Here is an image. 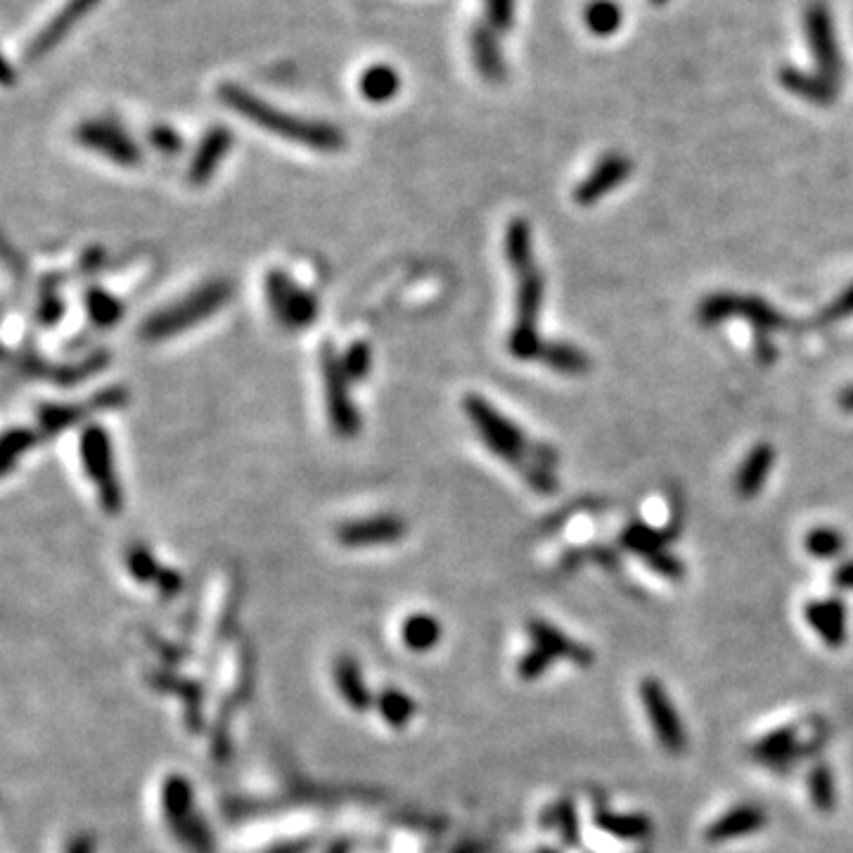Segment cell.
<instances>
[{"label": "cell", "mask_w": 853, "mask_h": 853, "mask_svg": "<svg viewBox=\"0 0 853 853\" xmlns=\"http://www.w3.org/2000/svg\"><path fill=\"white\" fill-rule=\"evenodd\" d=\"M264 294L268 311L285 330H306L316 323L320 313L316 294L299 285L290 273L271 268L264 278Z\"/></svg>", "instance_id": "obj_8"}, {"label": "cell", "mask_w": 853, "mask_h": 853, "mask_svg": "<svg viewBox=\"0 0 853 853\" xmlns=\"http://www.w3.org/2000/svg\"><path fill=\"white\" fill-rule=\"evenodd\" d=\"M730 318H742L754 327V339H766L775 330H785L787 318L778 309H773L768 301L754 294H735V292H714L707 299L699 301L697 320L699 325L714 327L726 323Z\"/></svg>", "instance_id": "obj_6"}, {"label": "cell", "mask_w": 853, "mask_h": 853, "mask_svg": "<svg viewBox=\"0 0 853 853\" xmlns=\"http://www.w3.org/2000/svg\"><path fill=\"white\" fill-rule=\"evenodd\" d=\"M553 662H555V659L550 657L548 652L541 650V647H534V650H529L522 657V662H519V676L529 678V681H531V678L543 676V673L548 671L550 666H553Z\"/></svg>", "instance_id": "obj_39"}, {"label": "cell", "mask_w": 853, "mask_h": 853, "mask_svg": "<svg viewBox=\"0 0 853 853\" xmlns=\"http://www.w3.org/2000/svg\"><path fill=\"white\" fill-rule=\"evenodd\" d=\"M102 0H67V3L62 5L60 12H55L53 19L43 27L38 34L34 36V41L29 43L27 48V60L36 62L43 60L50 50H55L60 43L67 38L69 31H72L76 24H81V19L88 15V12H93Z\"/></svg>", "instance_id": "obj_14"}, {"label": "cell", "mask_w": 853, "mask_h": 853, "mask_svg": "<svg viewBox=\"0 0 853 853\" xmlns=\"http://www.w3.org/2000/svg\"><path fill=\"white\" fill-rule=\"evenodd\" d=\"M233 297V287L226 280H209L202 282L200 287L183 294L181 299L171 301L155 313H150L140 325V337L145 342L157 344L164 339L178 337L183 332L192 330L204 320L214 318L223 306Z\"/></svg>", "instance_id": "obj_4"}, {"label": "cell", "mask_w": 853, "mask_h": 853, "mask_svg": "<svg viewBox=\"0 0 853 853\" xmlns=\"http://www.w3.org/2000/svg\"><path fill=\"white\" fill-rule=\"evenodd\" d=\"M86 313L91 318V323L100 330H109V327L119 325V320L124 318V301L117 294L102 290L98 285H91L86 290Z\"/></svg>", "instance_id": "obj_28"}, {"label": "cell", "mask_w": 853, "mask_h": 853, "mask_svg": "<svg viewBox=\"0 0 853 853\" xmlns=\"http://www.w3.org/2000/svg\"><path fill=\"white\" fill-rule=\"evenodd\" d=\"M837 403H839V408L846 410V413H853V384H851V387H846V389L839 391Z\"/></svg>", "instance_id": "obj_44"}, {"label": "cell", "mask_w": 853, "mask_h": 853, "mask_svg": "<svg viewBox=\"0 0 853 853\" xmlns=\"http://www.w3.org/2000/svg\"><path fill=\"white\" fill-rule=\"evenodd\" d=\"M654 5H666V0H652Z\"/></svg>", "instance_id": "obj_46"}, {"label": "cell", "mask_w": 853, "mask_h": 853, "mask_svg": "<svg viewBox=\"0 0 853 853\" xmlns=\"http://www.w3.org/2000/svg\"><path fill=\"white\" fill-rule=\"evenodd\" d=\"M515 8L517 0H484L486 22H489L493 29L508 31L515 27Z\"/></svg>", "instance_id": "obj_37"}, {"label": "cell", "mask_w": 853, "mask_h": 853, "mask_svg": "<svg viewBox=\"0 0 853 853\" xmlns=\"http://www.w3.org/2000/svg\"><path fill=\"white\" fill-rule=\"evenodd\" d=\"M81 465L86 477L98 491V500L107 515H119L124 510V489L117 474L112 436L102 425H88L79 439Z\"/></svg>", "instance_id": "obj_5"}, {"label": "cell", "mask_w": 853, "mask_h": 853, "mask_svg": "<svg viewBox=\"0 0 853 853\" xmlns=\"http://www.w3.org/2000/svg\"><path fill=\"white\" fill-rule=\"evenodd\" d=\"M320 377H323L325 391V410L330 427L335 429L339 439H354L361 432L363 422L356 403L351 401V380L344 373L342 354H337L335 346L325 342L320 346Z\"/></svg>", "instance_id": "obj_7"}, {"label": "cell", "mask_w": 853, "mask_h": 853, "mask_svg": "<svg viewBox=\"0 0 853 853\" xmlns=\"http://www.w3.org/2000/svg\"><path fill=\"white\" fill-rule=\"evenodd\" d=\"M218 100L228 109H233L237 117H242L249 124H254L261 131L271 133L275 138L287 140V143L309 147V150L323 152V155H335L344 150L346 136L344 131L330 121L306 119L297 114L285 112V109L271 105V102L261 100L259 95L247 91L240 83L223 81L218 86Z\"/></svg>", "instance_id": "obj_3"}, {"label": "cell", "mask_w": 853, "mask_h": 853, "mask_svg": "<svg viewBox=\"0 0 853 853\" xmlns=\"http://www.w3.org/2000/svg\"><path fill=\"white\" fill-rule=\"evenodd\" d=\"M463 410L470 425L477 429L484 446L505 465L515 467L519 477L527 481L531 489L541 496H550L557 491L555 448L529 439L522 427L505 418L484 396L465 394Z\"/></svg>", "instance_id": "obj_1"}, {"label": "cell", "mask_w": 853, "mask_h": 853, "mask_svg": "<svg viewBox=\"0 0 853 853\" xmlns=\"http://www.w3.org/2000/svg\"><path fill=\"white\" fill-rule=\"evenodd\" d=\"M808 794H811V804L820 813H832L837 808V787L832 771L825 763H816L808 773Z\"/></svg>", "instance_id": "obj_33"}, {"label": "cell", "mask_w": 853, "mask_h": 853, "mask_svg": "<svg viewBox=\"0 0 853 853\" xmlns=\"http://www.w3.org/2000/svg\"><path fill=\"white\" fill-rule=\"evenodd\" d=\"M797 754H799V740H797V730L792 726L771 730V733L761 737L754 747L756 759L763 763H773V766L792 761Z\"/></svg>", "instance_id": "obj_27"}, {"label": "cell", "mask_w": 853, "mask_h": 853, "mask_svg": "<svg viewBox=\"0 0 853 853\" xmlns=\"http://www.w3.org/2000/svg\"><path fill=\"white\" fill-rule=\"evenodd\" d=\"M470 50L472 62L481 74V79L489 83H503L508 76V64H505L503 48L498 41V29H493L489 22L477 24L470 31Z\"/></svg>", "instance_id": "obj_17"}, {"label": "cell", "mask_w": 853, "mask_h": 853, "mask_svg": "<svg viewBox=\"0 0 853 853\" xmlns=\"http://www.w3.org/2000/svg\"><path fill=\"white\" fill-rule=\"evenodd\" d=\"M342 365L351 382H363L370 375V370H373V349H370V344L363 342V339H356L354 344L346 346Z\"/></svg>", "instance_id": "obj_35"}, {"label": "cell", "mask_w": 853, "mask_h": 853, "mask_svg": "<svg viewBox=\"0 0 853 853\" xmlns=\"http://www.w3.org/2000/svg\"><path fill=\"white\" fill-rule=\"evenodd\" d=\"M778 79L785 91H790L801 100L811 102V105L827 107L837 100L839 88L832 86L830 81H825L818 72L808 74L804 69H797V67H782Z\"/></svg>", "instance_id": "obj_22"}, {"label": "cell", "mask_w": 853, "mask_h": 853, "mask_svg": "<svg viewBox=\"0 0 853 853\" xmlns=\"http://www.w3.org/2000/svg\"><path fill=\"white\" fill-rule=\"evenodd\" d=\"M126 569L128 574H131L133 579H138L140 583H157L164 595H176L178 590H181V583H183L181 574L173 572V569L162 567V564L155 560V555H152L147 548H143V545H133V548H128Z\"/></svg>", "instance_id": "obj_21"}, {"label": "cell", "mask_w": 853, "mask_h": 853, "mask_svg": "<svg viewBox=\"0 0 853 853\" xmlns=\"http://www.w3.org/2000/svg\"><path fill=\"white\" fill-rule=\"evenodd\" d=\"M560 827H562V839L567 844L576 846L579 844V818H576V811L572 804H562L560 808Z\"/></svg>", "instance_id": "obj_42"}, {"label": "cell", "mask_w": 853, "mask_h": 853, "mask_svg": "<svg viewBox=\"0 0 853 853\" xmlns=\"http://www.w3.org/2000/svg\"><path fill=\"white\" fill-rule=\"evenodd\" d=\"M505 259L512 275H515V325L508 335V354L517 361H538L543 351V339L538 332V318H541L543 297H545V278L538 268L534 252V230L529 221L515 216L508 221L503 237Z\"/></svg>", "instance_id": "obj_2"}, {"label": "cell", "mask_w": 853, "mask_h": 853, "mask_svg": "<svg viewBox=\"0 0 853 853\" xmlns=\"http://www.w3.org/2000/svg\"><path fill=\"white\" fill-rule=\"evenodd\" d=\"M595 825L600 827L607 835L626 839V842H640L652 835V823L647 816L640 813H612V811H598L595 813Z\"/></svg>", "instance_id": "obj_25"}, {"label": "cell", "mask_w": 853, "mask_h": 853, "mask_svg": "<svg viewBox=\"0 0 853 853\" xmlns=\"http://www.w3.org/2000/svg\"><path fill=\"white\" fill-rule=\"evenodd\" d=\"M844 536L832 527H816L804 538L806 553L816 560H835L844 553Z\"/></svg>", "instance_id": "obj_34"}, {"label": "cell", "mask_w": 853, "mask_h": 853, "mask_svg": "<svg viewBox=\"0 0 853 853\" xmlns=\"http://www.w3.org/2000/svg\"><path fill=\"white\" fill-rule=\"evenodd\" d=\"M583 22L595 36H612L624 24V12L614 0H593L583 10Z\"/></svg>", "instance_id": "obj_32"}, {"label": "cell", "mask_w": 853, "mask_h": 853, "mask_svg": "<svg viewBox=\"0 0 853 853\" xmlns=\"http://www.w3.org/2000/svg\"><path fill=\"white\" fill-rule=\"evenodd\" d=\"M669 538L671 536L664 534V531L650 529L647 524L633 522L631 527H626L624 534H621V543H624L628 550H633V553H638L640 557H645V560H650V557L664 553Z\"/></svg>", "instance_id": "obj_31"}, {"label": "cell", "mask_w": 853, "mask_h": 853, "mask_svg": "<svg viewBox=\"0 0 853 853\" xmlns=\"http://www.w3.org/2000/svg\"><path fill=\"white\" fill-rule=\"evenodd\" d=\"M406 536V522L399 515H370L337 524L335 538L346 548H375Z\"/></svg>", "instance_id": "obj_13"}, {"label": "cell", "mask_w": 853, "mask_h": 853, "mask_svg": "<svg viewBox=\"0 0 853 853\" xmlns=\"http://www.w3.org/2000/svg\"><path fill=\"white\" fill-rule=\"evenodd\" d=\"M775 463V451L771 444H756L752 451L747 453V458L742 460V465L737 467L735 474V493L742 500H752L761 493L763 484H766L771 467Z\"/></svg>", "instance_id": "obj_20"}, {"label": "cell", "mask_w": 853, "mask_h": 853, "mask_svg": "<svg viewBox=\"0 0 853 853\" xmlns=\"http://www.w3.org/2000/svg\"><path fill=\"white\" fill-rule=\"evenodd\" d=\"M529 636L534 638L536 647H541V650L548 652L553 659H572V662L579 666L593 664V652L576 643V640L564 636L560 628H555L553 624H545V621L538 619L529 621Z\"/></svg>", "instance_id": "obj_23"}, {"label": "cell", "mask_w": 853, "mask_h": 853, "mask_svg": "<svg viewBox=\"0 0 853 853\" xmlns=\"http://www.w3.org/2000/svg\"><path fill=\"white\" fill-rule=\"evenodd\" d=\"M150 145L155 147V150L159 152V155H164V157H176V155H181V150H183V138H181V133L176 131V128H171V126H155V128H150Z\"/></svg>", "instance_id": "obj_38"}, {"label": "cell", "mask_w": 853, "mask_h": 853, "mask_svg": "<svg viewBox=\"0 0 853 853\" xmlns=\"http://www.w3.org/2000/svg\"><path fill=\"white\" fill-rule=\"evenodd\" d=\"M849 316H853V285L846 287V290L832 301L830 309L823 313V323H837V320Z\"/></svg>", "instance_id": "obj_40"}, {"label": "cell", "mask_w": 853, "mask_h": 853, "mask_svg": "<svg viewBox=\"0 0 853 853\" xmlns=\"http://www.w3.org/2000/svg\"><path fill=\"white\" fill-rule=\"evenodd\" d=\"M647 564H650V567L654 569V572L657 574H662V576H666V579H681V576L685 574V569H683V564L676 560V557H673L671 553H659V555H654V557H650V560H647Z\"/></svg>", "instance_id": "obj_41"}, {"label": "cell", "mask_w": 853, "mask_h": 853, "mask_svg": "<svg viewBox=\"0 0 853 853\" xmlns=\"http://www.w3.org/2000/svg\"><path fill=\"white\" fill-rule=\"evenodd\" d=\"M38 439H41V436H38L36 429H27V427L8 429V432L3 434V444H0V474L8 477V474L19 465V460H22L24 455L38 444Z\"/></svg>", "instance_id": "obj_29"}, {"label": "cell", "mask_w": 853, "mask_h": 853, "mask_svg": "<svg viewBox=\"0 0 853 853\" xmlns=\"http://www.w3.org/2000/svg\"><path fill=\"white\" fill-rule=\"evenodd\" d=\"M76 143L86 147L93 155L105 157L107 162L133 169L143 164V150L126 133V128L112 119H86L76 126Z\"/></svg>", "instance_id": "obj_9"}, {"label": "cell", "mask_w": 853, "mask_h": 853, "mask_svg": "<svg viewBox=\"0 0 853 853\" xmlns=\"http://www.w3.org/2000/svg\"><path fill=\"white\" fill-rule=\"evenodd\" d=\"M804 29L808 48H811L813 60H816L818 74L823 76L825 81H830L832 86L839 88L844 74V60L842 48H839L835 19H832L825 3L816 0V3L808 5L804 15Z\"/></svg>", "instance_id": "obj_10"}, {"label": "cell", "mask_w": 853, "mask_h": 853, "mask_svg": "<svg viewBox=\"0 0 853 853\" xmlns=\"http://www.w3.org/2000/svg\"><path fill=\"white\" fill-rule=\"evenodd\" d=\"M64 316V299L60 294V285L57 280H46L38 292V304H36V318L41 320V325L53 327L57 320Z\"/></svg>", "instance_id": "obj_36"}, {"label": "cell", "mask_w": 853, "mask_h": 853, "mask_svg": "<svg viewBox=\"0 0 853 853\" xmlns=\"http://www.w3.org/2000/svg\"><path fill=\"white\" fill-rule=\"evenodd\" d=\"M766 823H768V816L763 808L749 806V804L735 806L707 827V842L726 844V842H733V839L749 837L754 835V832L763 830Z\"/></svg>", "instance_id": "obj_18"}, {"label": "cell", "mask_w": 853, "mask_h": 853, "mask_svg": "<svg viewBox=\"0 0 853 853\" xmlns=\"http://www.w3.org/2000/svg\"><path fill=\"white\" fill-rule=\"evenodd\" d=\"M631 159L619 155V152H609L593 166V171L588 173L583 181L576 185L574 190V202L581 207H590V204L600 202L602 197L609 195L614 188H619L621 183L631 176Z\"/></svg>", "instance_id": "obj_16"}, {"label": "cell", "mask_w": 853, "mask_h": 853, "mask_svg": "<svg viewBox=\"0 0 853 853\" xmlns=\"http://www.w3.org/2000/svg\"><path fill=\"white\" fill-rule=\"evenodd\" d=\"M235 145V136L228 126H211L204 131V136L195 147V155L190 159L188 166V183L195 188L207 185L211 178L216 176L218 166L223 164V159L230 155Z\"/></svg>", "instance_id": "obj_15"}, {"label": "cell", "mask_w": 853, "mask_h": 853, "mask_svg": "<svg viewBox=\"0 0 853 853\" xmlns=\"http://www.w3.org/2000/svg\"><path fill=\"white\" fill-rule=\"evenodd\" d=\"M401 91V74L391 64L377 62L358 76V93L370 105H387Z\"/></svg>", "instance_id": "obj_24"}, {"label": "cell", "mask_w": 853, "mask_h": 853, "mask_svg": "<svg viewBox=\"0 0 853 853\" xmlns=\"http://www.w3.org/2000/svg\"><path fill=\"white\" fill-rule=\"evenodd\" d=\"M126 391L124 389H107L100 391L93 399L83 403H43L36 410V422H38V436H53L60 434L64 429L74 427L76 422L91 418L93 413L100 410H112L126 403Z\"/></svg>", "instance_id": "obj_12"}, {"label": "cell", "mask_w": 853, "mask_h": 853, "mask_svg": "<svg viewBox=\"0 0 853 853\" xmlns=\"http://www.w3.org/2000/svg\"><path fill=\"white\" fill-rule=\"evenodd\" d=\"M638 692L659 745H662L666 752L681 754L685 745H688V735H685L681 716H678L676 707H673L669 692H666V688L657 678H643Z\"/></svg>", "instance_id": "obj_11"}, {"label": "cell", "mask_w": 853, "mask_h": 853, "mask_svg": "<svg viewBox=\"0 0 853 853\" xmlns=\"http://www.w3.org/2000/svg\"><path fill=\"white\" fill-rule=\"evenodd\" d=\"M804 617L827 647L839 650L846 643V607L842 598L811 600L804 609Z\"/></svg>", "instance_id": "obj_19"}, {"label": "cell", "mask_w": 853, "mask_h": 853, "mask_svg": "<svg viewBox=\"0 0 853 853\" xmlns=\"http://www.w3.org/2000/svg\"><path fill=\"white\" fill-rule=\"evenodd\" d=\"M401 636L408 650L425 652L429 647H434V643H439L441 626L434 617L418 612V614H410V617L403 621Z\"/></svg>", "instance_id": "obj_30"}, {"label": "cell", "mask_w": 853, "mask_h": 853, "mask_svg": "<svg viewBox=\"0 0 853 853\" xmlns=\"http://www.w3.org/2000/svg\"><path fill=\"white\" fill-rule=\"evenodd\" d=\"M538 361L562 375H583L590 370V358L569 342H545Z\"/></svg>", "instance_id": "obj_26"}, {"label": "cell", "mask_w": 853, "mask_h": 853, "mask_svg": "<svg viewBox=\"0 0 853 853\" xmlns=\"http://www.w3.org/2000/svg\"><path fill=\"white\" fill-rule=\"evenodd\" d=\"M67 853H91V839H86V837L74 839Z\"/></svg>", "instance_id": "obj_45"}, {"label": "cell", "mask_w": 853, "mask_h": 853, "mask_svg": "<svg viewBox=\"0 0 853 853\" xmlns=\"http://www.w3.org/2000/svg\"><path fill=\"white\" fill-rule=\"evenodd\" d=\"M832 583H835L839 590H853V560L839 564L835 574H832Z\"/></svg>", "instance_id": "obj_43"}]
</instances>
